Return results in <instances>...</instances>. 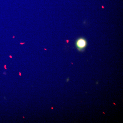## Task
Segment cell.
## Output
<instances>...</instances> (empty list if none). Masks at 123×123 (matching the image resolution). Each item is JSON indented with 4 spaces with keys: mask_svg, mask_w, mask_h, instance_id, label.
I'll use <instances>...</instances> for the list:
<instances>
[{
    "mask_svg": "<svg viewBox=\"0 0 123 123\" xmlns=\"http://www.w3.org/2000/svg\"><path fill=\"white\" fill-rule=\"evenodd\" d=\"M88 44L87 41L85 38L80 37L78 38L75 42L76 47L79 51H83L86 47Z\"/></svg>",
    "mask_w": 123,
    "mask_h": 123,
    "instance_id": "6da1fadb",
    "label": "cell"
},
{
    "mask_svg": "<svg viewBox=\"0 0 123 123\" xmlns=\"http://www.w3.org/2000/svg\"><path fill=\"white\" fill-rule=\"evenodd\" d=\"M24 43H20V44H24Z\"/></svg>",
    "mask_w": 123,
    "mask_h": 123,
    "instance_id": "7a4b0ae2",
    "label": "cell"
},
{
    "mask_svg": "<svg viewBox=\"0 0 123 123\" xmlns=\"http://www.w3.org/2000/svg\"><path fill=\"white\" fill-rule=\"evenodd\" d=\"M19 75H20V76H21V73L19 72Z\"/></svg>",
    "mask_w": 123,
    "mask_h": 123,
    "instance_id": "3957f363",
    "label": "cell"
},
{
    "mask_svg": "<svg viewBox=\"0 0 123 123\" xmlns=\"http://www.w3.org/2000/svg\"><path fill=\"white\" fill-rule=\"evenodd\" d=\"M9 57H10V58H12V56H11L10 55L9 56Z\"/></svg>",
    "mask_w": 123,
    "mask_h": 123,
    "instance_id": "277c9868",
    "label": "cell"
},
{
    "mask_svg": "<svg viewBox=\"0 0 123 123\" xmlns=\"http://www.w3.org/2000/svg\"><path fill=\"white\" fill-rule=\"evenodd\" d=\"M14 37H14H14H13V38H14Z\"/></svg>",
    "mask_w": 123,
    "mask_h": 123,
    "instance_id": "5b68a950",
    "label": "cell"
},
{
    "mask_svg": "<svg viewBox=\"0 0 123 123\" xmlns=\"http://www.w3.org/2000/svg\"><path fill=\"white\" fill-rule=\"evenodd\" d=\"M23 118H24V117H23Z\"/></svg>",
    "mask_w": 123,
    "mask_h": 123,
    "instance_id": "8992f818",
    "label": "cell"
}]
</instances>
